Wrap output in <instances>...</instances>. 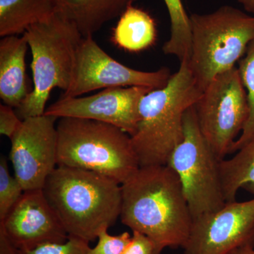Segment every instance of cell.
I'll list each match as a JSON object with an SVG mask.
<instances>
[{
    "mask_svg": "<svg viewBox=\"0 0 254 254\" xmlns=\"http://www.w3.org/2000/svg\"><path fill=\"white\" fill-rule=\"evenodd\" d=\"M121 187L124 225L153 241L160 254L167 247H183L193 218L173 169L168 165L140 167Z\"/></svg>",
    "mask_w": 254,
    "mask_h": 254,
    "instance_id": "6da1fadb",
    "label": "cell"
},
{
    "mask_svg": "<svg viewBox=\"0 0 254 254\" xmlns=\"http://www.w3.org/2000/svg\"><path fill=\"white\" fill-rule=\"evenodd\" d=\"M43 190L68 236L93 242L120 218L121 185L101 174L58 165Z\"/></svg>",
    "mask_w": 254,
    "mask_h": 254,
    "instance_id": "7a4b0ae2",
    "label": "cell"
},
{
    "mask_svg": "<svg viewBox=\"0 0 254 254\" xmlns=\"http://www.w3.org/2000/svg\"><path fill=\"white\" fill-rule=\"evenodd\" d=\"M202 93L185 60L166 86L151 90L142 98L139 122L131 136L140 167L168 164L170 155L183 139L185 113Z\"/></svg>",
    "mask_w": 254,
    "mask_h": 254,
    "instance_id": "3957f363",
    "label": "cell"
},
{
    "mask_svg": "<svg viewBox=\"0 0 254 254\" xmlns=\"http://www.w3.org/2000/svg\"><path fill=\"white\" fill-rule=\"evenodd\" d=\"M58 165L95 172L120 185L140 168L131 136L110 124L59 118Z\"/></svg>",
    "mask_w": 254,
    "mask_h": 254,
    "instance_id": "277c9868",
    "label": "cell"
},
{
    "mask_svg": "<svg viewBox=\"0 0 254 254\" xmlns=\"http://www.w3.org/2000/svg\"><path fill=\"white\" fill-rule=\"evenodd\" d=\"M23 36L32 53L33 88L16 109L22 120L44 115L54 88H60L64 93L67 91L72 78L75 55L83 38L76 25L59 11L31 26Z\"/></svg>",
    "mask_w": 254,
    "mask_h": 254,
    "instance_id": "5b68a950",
    "label": "cell"
},
{
    "mask_svg": "<svg viewBox=\"0 0 254 254\" xmlns=\"http://www.w3.org/2000/svg\"><path fill=\"white\" fill-rule=\"evenodd\" d=\"M189 66L203 91L215 76L235 67L254 41V16L225 5L210 14L190 16Z\"/></svg>",
    "mask_w": 254,
    "mask_h": 254,
    "instance_id": "8992f818",
    "label": "cell"
},
{
    "mask_svg": "<svg viewBox=\"0 0 254 254\" xmlns=\"http://www.w3.org/2000/svg\"><path fill=\"white\" fill-rule=\"evenodd\" d=\"M219 162L200 131L193 105L184 117L183 139L167 164L180 178L193 219L216 211L226 203Z\"/></svg>",
    "mask_w": 254,
    "mask_h": 254,
    "instance_id": "52a82bcc",
    "label": "cell"
},
{
    "mask_svg": "<svg viewBox=\"0 0 254 254\" xmlns=\"http://www.w3.org/2000/svg\"><path fill=\"white\" fill-rule=\"evenodd\" d=\"M200 131L219 160L230 153L243 131L250 108L238 68L218 74L194 105Z\"/></svg>",
    "mask_w": 254,
    "mask_h": 254,
    "instance_id": "ba28073f",
    "label": "cell"
},
{
    "mask_svg": "<svg viewBox=\"0 0 254 254\" xmlns=\"http://www.w3.org/2000/svg\"><path fill=\"white\" fill-rule=\"evenodd\" d=\"M171 76L167 67L143 71L125 66L102 49L93 36L83 37L75 55L71 84L63 97L81 96L95 90L118 87L159 89L166 86Z\"/></svg>",
    "mask_w": 254,
    "mask_h": 254,
    "instance_id": "9c48e42d",
    "label": "cell"
},
{
    "mask_svg": "<svg viewBox=\"0 0 254 254\" xmlns=\"http://www.w3.org/2000/svg\"><path fill=\"white\" fill-rule=\"evenodd\" d=\"M58 120L46 114L25 119L10 139L9 160L24 191L43 190L58 165Z\"/></svg>",
    "mask_w": 254,
    "mask_h": 254,
    "instance_id": "30bf717a",
    "label": "cell"
},
{
    "mask_svg": "<svg viewBox=\"0 0 254 254\" xmlns=\"http://www.w3.org/2000/svg\"><path fill=\"white\" fill-rule=\"evenodd\" d=\"M246 246L254 247V198L193 219L182 249L184 254H228Z\"/></svg>",
    "mask_w": 254,
    "mask_h": 254,
    "instance_id": "8fae6325",
    "label": "cell"
},
{
    "mask_svg": "<svg viewBox=\"0 0 254 254\" xmlns=\"http://www.w3.org/2000/svg\"><path fill=\"white\" fill-rule=\"evenodd\" d=\"M151 90L141 86L118 87L89 96L62 97L45 114L58 119H86L110 124L131 136L139 122L140 102Z\"/></svg>",
    "mask_w": 254,
    "mask_h": 254,
    "instance_id": "7c38bea8",
    "label": "cell"
},
{
    "mask_svg": "<svg viewBox=\"0 0 254 254\" xmlns=\"http://www.w3.org/2000/svg\"><path fill=\"white\" fill-rule=\"evenodd\" d=\"M0 227L19 250L63 243L69 237L43 190L24 191Z\"/></svg>",
    "mask_w": 254,
    "mask_h": 254,
    "instance_id": "4fadbf2b",
    "label": "cell"
},
{
    "mask_svg": "<svg viewBox=\"0 0 254 254\" xmlns=\"http://www.w3.org/2000/svg\"><path fill=\"white\" fill-rule=\"evenodd\" d=\"M28 46L26 38L11 36L0 41V98L14 109L21 106L31 93L26 71Z\"/></svg>",
    "mask_w": 254,
    "mask_h": 254,
    "instance_id": "5bb4252c",
    "label": "cell"
},
{
    "mask_svg": "<svg viewBox=\"0 0 254 254\" xmlns=\"http://www.w3.org/2000/svg\"><path fill=\"white\" fill-rule=\"evenodd\" d=\"M58 11L72 21L82 36H94L137 0H54Z\"/></svg>",
    "mask_w": 254,
    "mask_h": 254,
    "instance_id": "9a60e30c",
    "label": "cell"
},
{
    "mask_svg": "<svg viewBox=\"0 0 254 254\" xmlns=\"http://www.w3.org/2000/svg\"><path fill=\"white\" fill-rule=\"evenodd\" d=\"M57 11L54 0H0V36L23 35Z\"/></svg>",
    "mask_w": 254,
    "mask_h": 254,
    "instance_id": "2e32d148",
    "label": "cell"
},
{
    "mask_svg": "<svg viewBox=\"0 0 254 254\" xmlns=\"http://www.w3.org/2000/svg\"><path fill=\"white\" fill-rule=\"evenodd\" d=\"M157 40L154 19L146 11L131 6L119 18L113 41L122 49L138 53L150 48Z\"/></svg>",
    "mask_w": 254,
    "mask_h": 254,
    "instance_id": "e0dca14e",
    "label": "cell"
},
{
    "mask_svg": "<svg viewBox=\"0 0 254 254\" xmlns=\"http://www.w3.org/2000/svg\"><path fill=\"white\" fill-rule=\"evenodd\" d=\"M219 170L226 203L236 200L241 189L254 195V141L237 150L232 158L220 160Z\"/></svg>",
    "mask_w": 254,
    "mask_h": 254,
    "instance_id": "ac0fdd59",
    "label": "cell"
},
{
    "mask_svg": "<svg viewBox=\"0 0 254 254\" xmlns=\"http://www.w3.org/2000/svg\"><path fill=\"white\" fill-rule=\"evenodd\" d=\"M170 15L171 34L163 47L164 54L177 57L180 63L189 60L191 52L190 16L182 0H164Z\"/></svg>",
    "mask_w": 254,
    "mask_h": 254,
    "instance_id": "d6986e66",
    "label": "cell"
},
{
    "mask_svg": "<svg viewBox=\"0 0 254 254\" xmlns=\"http://www.w3.org/2000/svg\"><path fill=\"white\" fill-rule=\"evenodd\" d=\"M238 70L247 92L250 114L243 131L232 145L230 153L254 141V41L249 45L243 58L239 61Z\"/></svg>",
    "mask_w": 254,
    "mask_h": 254,
    "instance_id": "ffe728a7",
    "label": "cell"
},
{
    "mask_svg": "<svg viewBox=\"0 0 254 254\" xmlns=\"http://www.w3.org/2000/svg\"><path fill=\"white\" fill-rule=\"evenodd\" d=\"M24 193L22 186L10 174L7 160L4 155L0 158V222L3 221L10 210Z\"/></svg>",
    "mask_w": 254,
    "mask_h": 254,
    "instance_id": "44dd1931",
    "label": "cell"
},
{
    "mask_svg": "<svg viewBox=\"0 0 254 254\" xmlns=\"http://www.w3.org/2000/svg\"><path fill=\"white\" fill-rule=\"evenodd\" d=\"M91 247L89 242L68 237L63 243H50L30 250H20V254H88Z\"/></svg>",
    "mask_w": 254,
    "mask_h": 254,
    "instance_id": "7402d4cb",
    "label": "cell"
},
{
    "mask_svg": "<svg viewBox=\"0 0 254 254\" xmlns=\"http://www.w3.org/2000/svg\"><path fill=\"white\" fill-rule=\"evenodd\" d=\"M96 246L91 248L88 254H123L131 240L128 232L110 235L108 230H103L98 236Z\"/></svg>",
    "mask_w": 254,
    "mask_h": 254,
    "instance_id": "603a6c76",
    "label": "cell"
},
{
    "mask_svg": "<svg viewBox=\"0 0 254 254\" xmlns=\"http://www.w3.org/2000/svg\"><path fill=\"white\" fill-rule=\"evenodd\" d=\"M22 121L14 108L7 105H0V133L1 135L11 139Z\"/></svg>",
    "mask_w": 254,
    "mask_h": 254,
    "instance_id": "cb8c5ba5",
    "label": "cell"
},
{
    "mask_svg": "<svg viewBox=\"0 0 254 254\" xmlns=\"http://www.w3.org/2000/svg\"><path fill=\"white\" fill-rule=\"evenodd\" d=\"M123 254H160L153 241L138 232H133L131 240Z\"/></svg>",
    "mask_w": 254,
    "mask_h": 254,
    "instance_id": "d4e9b609",
    "label": "cell"
},
{
    "mask_svg": "<svg viewBox=\"0 0 254 254\" xmlns=\"http://www.w3.org/2000/svg\"><path fill=\"white\" fill-rule=\"evenodd\" d=\"M0 254H20V250L11 242L1 227H0Z\"/></svg>",
    "mask_w": 254,
    "mask_h": 254,
    "instance_id": "484cf974",
    "label": "cell"
},
{
    "mask_svg": "<svg viewBox=\"0 0 254 254\" xmlns=\"http://www.w3.org/2000/svg\"><path fill=\"white\" fill-rule=\"evenodd\" d=\"M228 254H254V247H249V246L239 247V248L232 251Z\"/></svg>",
    "mask_w": 254,
    "mask_h": 254,
    "instance_id": "4316f807",
    "label": "cell"
},
{
    "mask_svg": "<svg viewBox=\"0 0 254 254\" xmlns=\"http://www.w3.org/2000/svg\"><path fill=\"white\" fill-rule=\"evenodd\" d=\"M237 1L242 4L244 9L247 12L254 14V0H237Z\"/></svg>",
    "mask_w": 254,
    "mask_h": 254,
    "instance_id": "83f0119b",
    "label": "cell"
}]
</instances>
